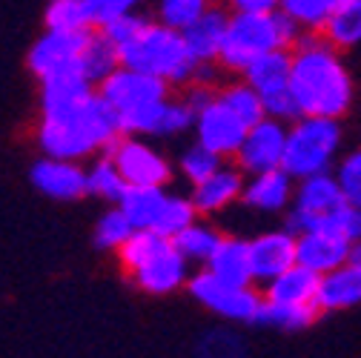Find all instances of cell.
Instances as JSON below:
<instances>
[{
	"label": "cell",
	"mask_w": 361,
	"mask_h": 358,
	"mask_svg": "<svg viewBox=\"0 0 361 358\" xmlns=\"http://www.w3.org/2000/svg\"><path fill=\"white\" fill-rule=\"evenodd\" d=\"M290 89L301 115L344 118L353 106V78L341 52L322 35L304 32L293 43Z\"/></svg>",
	"instance_id": "obj_1"
},
{
	"label": "cell",
	"mask_w": 361,
	"mask_h": 358,
	"mask_svg": "<svg viewBox=\"0 0 361 358\" xmlns=\"http://www.w3.org/2000/svg\"><path fill=\"white\" fill-rule=\"evenodd\" d=\"M121 135V118L98 89L75 104L43 109L37 129L43 152L66 161H78L92 155L95 149H106Z\"/></svg>",
	"instance_id": "obj_2"
},
{
	"label": "cell",
	"mask_w": 361,
	"mask_h": 358,
	"mask_svg": "<svg viewBox=\"0 0 361 358\" xmlns=\"http://www.w3.org/2000/svg\"><path fill=\"white\" fill-rule=\"evenodd\" d=\"M298 35L301 32L279 9L276 12H233L227 35H224L218 66L224 72L244 75L258 58L276 49H293Z\"/></svg>",
	"instance_id": "obj_3"
},
{
	"label": "cell",
	"mask_w": 361,
	"mask_h": 358,
	"mask_svg": "<svg viewBox=\"0 0 361 358\" xmlns=\"http://www.w3.org/2000/svg\"><path fill=\"white\" fill-rule=\"evenodd\" d=\"M118 52H121V66L155 75L166 83H192V75L198 69V63L187 49L184 35L161 20L158 23L149 20V26Z\"/></svg>",
	"instance_id": "obj_4"
},
{
	"label": "cell",
	"mask_w": 361,
	"mask_h": 358,
	"mask_svg": "<svg viewBox=\"0 0 361 358\" xmlns=\"http://www.w3.org/2000/svg\"><path fill=\"white\" fill-rule=\"evenodd\" d=\"M341 144H344V132L338 118L301 115L287 126V149L281 169H287L295 181L310 175L333 172L341 158Z\"/></svg>",
	"instance_id": "obj_5"
},
{
	"label": "cell",
	"mask_w": 361,
	"mask_h": 358,
	"mask_svg": "<svg viewBox=\"0 0 361 358\" xmlns=\"http://www.w3.org/2000/svg\"><path fill=\"white\" fill-rule=\"evenodd\" d=\"M347 204L336 175L333 172H322V175H310L301 178L295 184V198L287 215V227L298 235L304 230H315L324 227V223Z\"/></svg>",
	"instance_id": "obj_6"
},
{
	"label": "cell",
	"mask_w": 361,
	"mask_h": 358,
	"mask_svg": "<svg viewBox=\"0 0 361 358\" xmlns=\"http://www.w3.org/2000/svg\"><path fill=\"white\" fill-rule=\"evenodd\" d=\"M190 292L201 307H207L209 312H215V316L227 319V321H241V324L261 321L264 295H258L252 287L224 284L209 270H204L190 278Z\"/></svg>",
	"instance_id": "obj_7"
},
{
	"label": "cell",
	"mask_w": 361,
	"mask_h": 358,
	"mask_svg": "<svg viewBox=\"0 0 361 358\" xmlns=\"http://www.w3.org/2000/svg\"><path fill=\"white\" fill-rule=\"evenodd\" d=\"M115 166L121 169L123 181L129 187H164L169 181V163L164 155H158L152 147L138 141L135 135H121L104 149Z\"/></svg>",
	"instance_id": "obj_8"
},
{
	"label": "cell",
	"mask_w": 361,
	"mask_h": 358,
	"mask_svg": "<svg viewBox=\"0 0 361 358\" xmlns=\"http://www.w3.org/2000/svg\"><path fill=\"white\" fill-rule=\"evenodd\" d=\"M287 126L279 118H264L247 129V138L235 155V163L244 175H258L267 169H281L287 149Z\"/></svg>",
	"instance_id": "obj_9"
},
{
	"label": "cell",
	"mask_w": 361,
	"mask_h": 358,
	"mask_svg": "<svg viewBox=\"0 0 361 358\" xmlns=\"http://www.w3.org/2000/svg\"><path fill=\"white\" fill-rule=\"evenodd\" d=\"M247 123L221 101V95L195 112V132L198 141L218 152L221 158H235L244 138H247Z\"/></svg>",
	"instance_id": "obj_10"
},
{
	"label": "cell",
	"mask_w": 361,
	"mask_h": 358,
	"mask_svg": "<svg viewBox=\"0 0 361 358\" xmlns=\"http://www.w3.org/2000/svg\"><path fill=\"white\" fill-rule=\"evenodd\" d=\"M166 80L129 69V66H118L101 86L98 92L106 98V104L121 115L126 109L144 106V104H155V101H166Z\"/></svg>",
	"instance_id": "obj_11"
},
{
	"label": "cell",
	"mask_w": 361,
	"mask_h": 358,
	"mask_svg": "<svg viewBox=\"0 0 361 358\" xmlns=\"http://www.w3.org/2000/svg\"><path fill=\"white\" fill-rule=\"evenodd\" d=\"M298 255V235L284 227V230H269L261 233L250 241V261H252V278L258 284H269L279 278L284 270H290Z\"/></svg>",
	"instance_id": "obj_12"
},
{
	"label": "cell",
	"mask_w": 361,
	"mask_h": 358,
	"mask_svg": "<svg viewBox=\"0 0 361 358\" xmlns=\"http://www.w3.org/2000/svg\"><path fill=\"white\" fill-rule=\"evenodd\" d=\"M350 258H353V241L341 238L338 233H333L327 227L298 233L295 261L301 266H307V270H312L315 276H327V273L338 270V266L347 264Z\"/></svg>",
	"instance_id": "obj_13"
},
{
	"label": "cell",
	"mask_w": 361,
	"mask_h": 358,
	"mask_svg": "<svg viewBox=\"0 0 361 358\" xmlns=\"http://www.w3.org/2000/svg\"><path fill=\"white\" fill-rule=\"evenodd\" d=\"M89 35H92V29L89 32H52L49 29L43 37H37L35 47L29 49V69L43 80L47 75H52L63 66L78 63Z\"/></svg>",
	"instance_id": "obj_14"
},
{
	"label": "cell",
	"mask_w": 361,
	"mask_h": 358,
	"mask_svg": "<svg viewBox=\"0 0 361 358\" xmlns=\"http://www.w3.org/2000/svg\"><path fill=\"white\" fill-rule=\"evenodd\" d=\"M32 184L55 201H78L80 195L89 192L86 172L75 161L52 158V155H47L32 166Z\"/></svg>",
	"instance_id": "obj_15"
},
{
	"label": "cell",
	"mask_w": 361,
	"mask_h": 358,
	"mask_svg": "<svg viewBox=\"0 0 361 358\" xmlns=\"http://www.w3.org/2000/svg\"><path fill=\"white\" fill-rule=\"evenodd\" d=\"M295 184L298 181L287 169H267V172L247 178L241 201L258 212H284L293 206Z\"/></svg>",
	"instance_id": "obj_16"
},
{
	"label": "cell",
	"mask_w": 361,
	"mask_h": 358,
	"mask_svg": "<svg viewBox=\"0 0 361 358\" xmlns=\"http://www.w3.org/2000/svg\"><path fill=\"white\" fill-rule=\"evenodd\" d=\"M227 26H230V15L224 9L209 6L195 23H190L184 32H180L195 63H218Z\"/></svg>",
	"instance_id": "obj_17"
},
{
	"label": "cell",
	"mask_w": 361,
	"mask_h": 358,
	"mask_svg": "<svg viewBox=\"0 0 361 358\" xmlns=\"http://www.w3.org/2000/svg\"><path fill=\"white\" fill-rule=\"evenodd\" d=\"M244 184L247 181H244V172L238 169V163L235 166L224 163L218 172H212L207 178V181L195 184L190 198L195 201L201 215H212V212H221L224 206L235 204L238 198H244Z\"/></svg>",
	"instance_id": "obj_18"
},
{
	"label": "cell",
	"mask_w": 361,
	"mask_h": 358,
	"mask_svg": "<svg viewBox=\"0 0 361 358\" xmlns=\"http://www.w3.org/2000/svg\"><path fill=\"white\" fill-rule=\"evenodd\" d=\"M361 304V261H347L319 281V309L344 312Z\"/></svg>",
	"instance_id": "obj_19"
},
{
	"label": "cell",
	"mask_w": 361,
	"mask_h": 358,
	"mask_svg": "<svg viewBox=\"0 0 361 358\" xmlns=\"http://www.w3.org/2000/svg\"><path fill=\"white\" fill-rule=\"evenodd\" d=\"M187 266H190V261L172 244L169 249L155 255L147 266H141L138 273H132V278L141 290H147L152 295H164V292H175L178 287L187 284Z\"/></svg>",
	"instance_id": "obj_20"
},
{
	"label": "cell",
	"mask_w": 361,
	"mask_h": 358,
	"mask_svg": "<svg viewBox=\"0 0 361 358\" xmlns=\"http://www.w3.org/2000/svg\"><path fill=\"white\" fill-rule=\"evenodd\" d=\"M319 281L312 270L301 264H293L279 278L264 284V301L276 304H295V307H319Z\"/></svg>",
	"instance_id": "obj_21"
},
{
	"label": "cell",
	"mask_w": 361,
	"mask_h": 358,
	"mask_svg": "<svg viewBox=\"0 0 361 358\" xmlns=\"http://www.w3.org/2000/svg\"><path fill=\"white\" fill-rule=\"evenodd\" d=\"M218 281L233 284V287H250L252 278V261H250V241L241 238H221L212 258L204 264Z\"/></svg>",
	"instance_id": "obj_22"
},
{
	"label": "cell",
	"mask_w": 361,
	"mask_h": 358,
	"mask_svg": "<svg viewBox=\"0 0 361 358\" xmlns=\"http://www.w3.org/2000/svg\"><path fill=\"white\" fill-rule=\"evenodd\" d=\"M290 75H293V49H276V52L258 58L244 72V80L264 101L269 95H279L284 89H290Z\"/></svg>",
	"instance_id": "obj_23"
},
{
	"label": "cell",
	"mask_w": 361,
	"mask_h": 358,
	"mask_svg": "<svg viewBox=\"0 0 361 358\" xmlns=\"http://www.w3.org/2000/svg\"><path fill=\"white\" fill-rule=\"evenodd\" d=\"M80 72L86 75V80L92 83V86H101L118 66H121V52L115 43L98 29L89 35L86 40V47H83V55H80Z\"/></svg>",
	"instance_id": "obj_24"
},
{
	"label": "cell",
	"mask_w": 361,
	"mask_h": 358,
	"mask_svg": "<svg viewBox=\"0 0 361 358\" xmlns=\"http://www.w3.org/2000/svg\"><path fill=\"white\" fill-rule=\"evenodd\" d=\"M164 201H166L164 187H126L118 206L126 212L135 230H152Z\"/></svg>",
	"instance_id": "obj_25"
},
{
	"label": "cell",
	"mask_w": 361,
	"mask_h": 358,
	"mask_svg": "<svg viewBox=\"0 0 361 358\" xmlns=\"http://www.w3.org/2000/svg\"><path fill=\"white\" fill-rule=\"evenodd\" d=\"M322 35L338 52L361 47V0H350V4L336 6Z\"/></svg>",
	"instance_id": "obj_26"
},
{
	"label": "cell",
	"mask_w": 361,
	"mask_h": 358,
	"mask_svg": "<svg viewBox=\"0 0 361 358\" xmlns=\"http://www.w3.org/2000/svg\"><path fill=\"white\" fill-rule=\"evenodd\" d=\"M336 4L333 0H281L279 12L304 35V32H324Z\"/></svg>",
	"instance_id": "obj_27"
},
{
	"label": "cell",
	"mask_w": 361,
	"mask_h": 358,
	"mask_svg": "<svg viewBox=\"0 0 361 358\" xmlns=\"http://www.w3.org/2000/svg\"><path fill=\"white\" fill-rule=\"evenodd\" d=\"M169 247H172V238H166L155 230H135L132 238L118 249V255L129 273H138L141 266H147L155 255H161Z\"/></svg>",
	"instance_id": "obj_28"
},
{
	"label": "cell",
	"mask_w": 361,
	"mask_h": 358,
	"mask_svg": "<svg viewBox=\"0 0 361 358\" xmlns=\"http://www.w3.org/2000/svg\"><path fill=\"white\" fill-rule=\"evenodd\" d=\"M221 238H224V235H218L212 227H207V223L195 221V223H190L184 233H178V235L172 238V244H175V249L184 255L190 264H207V261L212 258V252L218 249Z\"/></svg>",
	"instance_id": "obj_29"
},
{
	"label": "cell",
	"mask_w": 361,
	"mask_h": 358,
	"mask_svg": "<svg viewBox=\"0 0 361 358\" xmlns=\"http://www.w3.org/2000/svg\"><path fill=\"white\" fill-rule=\"evenodd\" d=\"M47 26L52 32H89L95 29L89 0H49Z\"/></svg>",
	"instance_id": "obj_30"
},
{
	"label": "cell",
	"mask_w": 361,
	"mask_h": 358,
	"mask_svg": "<svg viewBox=\"0 0 361 358\" xmlns=\"http://www.w3.org/2000/svg\"><path fill=\"white\" fill-rule=\"evenodd\" d=\"M198 215L201 212H198V206H195L192 198L166 195V201H164V206H161V212H158V218L152 223V230L161 233V235H166V238H175L178 233H184L190 223H195Z\"/></svg>",
	"instance_id": "obj_31"
},
{
	"label": "cell",
	"mask_w": 361,
	"mask_h": 358,
	"mask_svg": "<svg viewBox=\"0 0 361 358\" xmlns=\"http://www.w3.org/2000/svg\"><path fill=\"white\" fill-rule=\"evenodd\" d=\"M319 307H295V304H276V301H264L261 309V321L258 324H269L284 333H298L307 330L315 319H319Z\"/></svg>",
	"instance_id": "obj_32"
},
{
	"label": "cell",
	"mask_w": 361,
	"mask_h": 358,
	"mask_svg": "<svg viewBox=\"0 0 361 358\" xmlns=\"http://www.w3.org/2000/svg\"><path fill=\"white\" fill-rule=\"evenodd\" d=\"M86 178H89V195H98V198L112 201V204H118L121 195H123L126 187H129V184L123 181L121 169L115 166V161H112L109 155H104L101 161H95V166L86 172Z\"/></svg>",
	"instance_id": "obj_33"
},
{
	"label": "cell",
	"mask_w": 361,
	"mask_h": 358,
	"mask_svg": "<svg viewBox=\"0 0 361 358\" xmlns=\"http://www.w3.org/2000/svg\"><path fill=\"white\" fill-rule=\"evenodd\" d=\"M218 95H221V101L227 104V106H230L247 126H255L258 121L267 118V109H264L261 95L255 92V89H252L247 80L227 86V89H224V92H218Z\"/></svg>",
	"instance_id": "obj_34"
},
{
	"label": "cell",
	"mask_w": 361,
	"mask_h": 358,
	"mask_svg": "<svg viewBox=\"0 0 361 358\" xmlns=\"http://www.w3.org/2000/svg\"><path fill=\"white\" fill-rule=\"evenodd\" d=\"M132 233H135L132 221L115 204V209L104 212L101 221H98V227H95V247H101V249H121L132 238Z\"/></svg>",
	"instance_id": "obj_35"
},
{
	"label": "cell",
	"mask_w": 361,
	"mask_h": 358,
	"mask_svg": "<svg viewBox=\"0 0 361 358\" xmlns=\"http://www.w3.org/2000/svg\"><path fill=\"white\" fill-rule=\"evenodd\" d=\"M224 166V158L218 152H212L209 147H204L201 141H195L184 155H180V172H184V178H190L192 187L207 181V178L212 172H218Z\"/></svg>",
	"instance_id": "obj_36"
},
{
	"label": "cell",
	"mask_w": 361,
	"mask_h": 358,
	"mask_svg": "<svg viewBox=\"0 0 361 358\" xmlns=\"http://www.w3.org/2000/svg\"><path fill=\"white\" fill-rule=\"evenodd\" d=\"M209 9V0H158V20L184 32Z\"/></svg>",
	"instance_id": "obj_37"
},
{
	"label": "cell",
	"mask_w": 361,
	"mask_h": 358,
	"mask_svg": "<svg viewBox=\"0 0 361 358\" xmlns=\"http://www.w3.org/2000/svg\"><path fill=\"white\" fill-rule=\"evenodd\" d=\"M333 175H336V181H338V187H341L347 204L361 206V147L344 152V155L338 158Z\"/></svg>",
	"instance_id": "obj_38"
},
{
	"label": "cell",
	"mask_w": 361,
	"mask_h": 358,
	"mask_svg": "<svg viewBox=\"0 0 361 358\" xmlns=\"http://www.w3.org/2000/svg\"><path fill=\"white\" fill-rule=\"evenodd\" d=\"M244 341L235 333H209L198 347V358H244Z\"/></svg>",
	"instance_id": "obj_39"
},
{
	"label": "cell",
	"mask_w": 361,
	"mask_h": 358,
	"mask_svg": "<svg viewBox=\"0 0 361 358\" xmlns=\"http://www.w3.org/2000/svg\"><path fill=\"white\" fill-rule=\"evenodd\" d=\"M190 126H195V109L187 101H166L155 135H180Z\"/></svg>",
	"instance_id": "obj_40"
},
{
	"label": "cell",
	"mask_w": 361,
	"mask_h": 358,
	"mask_svg": "<svg viewBox=\"0 0 361 358\" xmlns=\"http://www.w3.org/2000/svg\"><path fill=\"white\" fill-rule=\"evenodd\" d=\"M147 26H149V18H144V15H138V12H129V15H123V18L112 20V23H106L101 32L121 49V47H126V43H132L135 37H138Z\"/></svg>",
	"instance_id": "obj_41"
},
{
	"label": "cell",
	"mask_w": 361,
	"mask_h": 358,
	"mask_svg": "<svg viewBox=\"0 0 361 358\" xmlns=\"http://www.w3.org/2000/svg\"><path fill=\"white\" fill-rule=\"evenodd\" d=\"M138 4H144V0H89V12H92L95 29H104L106 23L135 12Z\"/></svg>",
	"instance_id": "obj_42"
},
{
	"label": "cell",
	"mask_w": 361,
	"mask_h": 358,
	"mask_svg": "<svg viewBox=\"0 0 361 358\" xmlns=\"http://www.w3.org/2000/svg\"><path fill=\"white\" fill-rule=\"evenodd\" d=\"M327 230H333V233H338L341 238H347V241H361V206H355V204H344L327 223H324Z\"/></svg>",
	"instance_id": "obj_43"
},
{
	"label": "cell",
	"mask_w": 361,
	"mask_h": 358,
	"mask_svg": "<svg viewBox=\"0 0 361 358\" xmlns=\"http://www.w3.org/2000/svg\"><path fill=\"white\" fill-rule=\"evenodd\" d=\"M281 0H230L233 12H276Z\"/></svg>",
	"instance_id": "obj_44"
},
{
	"label": "cell",
	"mask_w": 361,
	"mask_h": 358,
	"mask_svg": "<svg viewBox=\"0 0 361 358\" xmlns=\"http://www.w3.org/2000/svg\"><path fill=\"white\" fill-rule=\"evenodd\" d=\"M353 261H361V241L353 244Z\"/></svg>",
	"instance_id": "obj_45"
},
{
	"label": "cell",
	"mask_w": 361,
	"mask_h": 358,
	"mask_svg": "<svg viewBox=\"0 0 361 358\" xmlns=\"http://www.w3.org/2000/svg\"><path fill=\"white\" fill-rule=\"evenodd\" d=\"M333 4H336V6H341V4H350V0H333Z\"/></svg>",
	"instance_id": "obj_46"
}]
</instances>
